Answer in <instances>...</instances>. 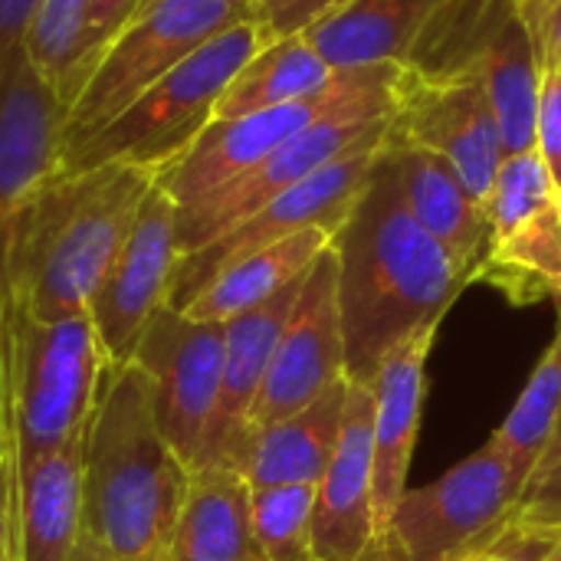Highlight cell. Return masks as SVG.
I'll use <instances>...</instances> for the list:
<instances>
[{
    "label": "cell",
    "mask_w": 561,
    "mask_h": 561,
    "mask_svg": "<svg viewBox=\"0 0 561 561\" xmlns=\"http://www.w3.org/2000/svg\"><path fill=\"white\" fill-rule=\"evenodd\" d=\"M141 0H89L85 13H82V30H79V43H76V66H72V85H69V105L79 95V89L85 85V79L92 76L95 62L102 59V53L108 49V43L118 36V30L128 23V16L135 13ZM69 112V108H66Z\"/></svg>",
    "instance_id": "cell-33"
},
{
    "label": "cell",
    "mask_w": 561,
    "mask_h": 561,
    "mask_svg": "<svg viewBox=\"0 0 561 561\" xmlns=\"http://www.w3.org/2000/svg\"><path fill=\"white\" fill-rule=\"evenodd\" d=\"M529 470L483 444L437 483L408 490L385 536L391 561H470L519 513Z\"/></svg>",
    "instance_id": "cell-8"
},
{
    "label": "cell",
    "mask_w": 561,
    "mask_h": 561,
    "mask_svg": "<svg viewBox=\"0 0 561 561\" xmlns=\"http://www.w3.org/2000/svg\"><path fill=\"white\" fill-rule=\"evenodd\" d=\"M0 561H13V539H10V523H7L3 503H0Z\"/></svg>",
    "instance_id": "cell-40"
},
{
    "label": "cell",
    "mask_w": 561,
    "mask_h": 561,
    "mask_svg": "<svg viewBox=\"0 0 561 561\" xmlns=\"http://www.w3.org/2000/svg\"><path fill=\"white\" fill-rule=\"evenodd\" d=\"M486 444L513 463L526 467L529 477L561 444V325L516 408Z\"/></svg>",
    "instance_id": "cell-28"
},
{
    "label": "cell",
    "mask_w": 561,
    "mask_h": 561,
    "mask_svg": "<svg viewBox=\"0 0 561 561\" xmlns=\"http://www.w3.org/2000/svg\"><path fill=\"white\" fill-rule=\"evenodd\" d=\"M332 250L345 378L358 385H371L381 362L427 322L447 319L473 283V273L408 214L385 148Z\"/></svg>",
    "instance_id": "cell-1"
},
{
    "label": "cell",
    "mask_w": 561,
    "mask_h": 561,
    "mask_svg": "<svg viewBox=\"0 0 561 561\" xmlns=\"http://www.w3.org/2000/svg\"><path fill=\"white\" fill-rule=\"evenodd\" d=\"M519 13L516 0H444L404 66L427 76H467Z\"/></svg>",
    "instance_id": "cell-27"
},
{
    "label": "cell",
    "mask_w": 561,
    "mask_h": 561,
    "mask_svg": "<svg viewBox=\"0 0 561 561\" xmlns=\"http://www.w3.org/2000/svg\"><path fill=\"white\" fill-rule=\"evenodd\" d=\"M66 105L43 82L26 49L0 76V309L10 302V250L23 210L59 171Z\"/></svg>",
    "instance_id": "cell-15"
},
{
    "label": "cell",
    "mask_w": 561,
    "mask_h": 561,
    "mask_svg": "<svg viewBox=\"0 0 561 561\" xmlns=\"http://www.w3.org/2000/svg\"><path fill=\"white\" fill-rule=\"evenodd\" d=\"M312 510V483L253 490V533L263 556L270 561H316Z\"/></svg>",
    "instance_id": "cell-31"
},
{
    "label": "cell",
    "mask_w": 561,
    "mask_h": 561,
    "mask_svg": "<svg viewBox=\"0 0 561 561\" xmlns=\"http://www.w3.org/2000/svg\"><path fill=\"white\" fill-rule=\"evenodd\" d=\"M358 561H391V559H388L385 546H381V542L375 539V546H371V549H368V552H365V556H362V559H358Z\"/></svg>",
    "instance_id": "cell-41"
},
{
    "label": "cell",
    "mask_w": 561,
    "mask_h": 561,
    "mask_svg": "<svg viewBox=\"0 0 561 561\" xmlns=\"http://www.w3.org/2000/svg\"><path fill=\"white\" fill-rule=\"evenodd\" d=\"M105 368L89 316L39 322L16 299L0 309V503L10 539L23 473L85 434Z\"/></svg>",
    "instance_id": "cell-4"
},
{
    "label": "cell",
    "mask_w": 561,
    "mask_h": 561,
    "mask_svg": "<svg viewBox=\"0 0 561 561\" xmlns=\"http://www.w3.org/2000/svg\"><path fill=\"white\" fill-rule=\"evenodd\" d=\"M536 151L549 164L556 187H561V66L546 53H542V69H539Z\"/></svg>",
    "instance_id": "cell-35"
},
{
    "label": "cell",
    "mask_w": 561,
    "mask_h": 561,
    "mask_svg": "<svg viewBox=\"0 0 561 561\" xmlns=\"http://www.w3.org/2000/svg\"><path fill=\"white\" fill-rule=\"evenodd\" d=\"M391 131V115H342V118H325L296 138H289L283 148H276L266 161H260L253 171L240 174L237 181L224 184L210 197L178 210V247L181 256L207 247L230 227L243 224L253 217L260 207L286 194L289 187L302 184L316 171L329 168L332 161L365 151V148H381Z\"/></svg>",
    "instance_id": "cell-13"
},
{
    "label": "cell",
    "mask_w": 561,
    "mask_h": 561,
    "mask_svg": "<svg viewBox=\"0 0 561 561\" xmlns=\"http://www.w3.org/2000/svg\"><path fill=\"white\" fill-rule=\"evenodd\" d=\"M247 20H253L250 0H141L72 99L62 151L92 138L148 85Z\"/></svg>",
    "instance_id": "cell-7"
},
{
    "label": "cell",
    "mask_w": 561,
    "mask_h": 561,
    "mask_svg": "<svg viewBox=\"0 0 561 561\" xmlns=\"http://www.w3.org/2000/svg\"><path fill=\"white\" fill-rule=\"evenodd\" d=\"M151 184V171L122 161L76 174L56 171L16 227L10 299L39 322L89 316V302Z\"/></svg>",
    "instance_id": "cell-3"
},
{
    "label": "cell",
    "mask_w": 561,
    "mask_h": 561,
    "mask_svg": "<svg viewBox=\"0 0 561 561\" xmlns=\"http://www.w3.org/2000/svg\"><path fill=\"white\" fill-rule=\"evenodd\" d=\"M191 470L168 447L145 371L108 365L82 434V539L72 561H168Z\"/></svg>",
    "instance_id": "cell-2"
},
{
    "label": "cell",
    "mask_w": 561,
    "mask_h": 561,
    "mask_svg": "<svg viewBox=\"0 0 561 561\" xmlns=\"http://www.w3.org/2000/svg\"><path fill=\"white\" fill-rule=\"evenodd\" d=\"M89 0H43L36 20L26 33V56L43 76V82L69 108V85L76 66V43L82 30V13Z\"/></svg>",
    "instance_id": "cell-32"
},
{
    "label": "cell",
    "mask_w": 561,
    "mask_h": 561,
    "mask_svg": "<svg viewBox=\"0 0 561 561\" xmlns=\"http://www.w3.org/2000/svg\"><path fill=\"white\" fill-rule=\"evenodd\" d=\"M250 3H260V0H250Z\"/></svg>",
    "instance_id": "cell-44"
},
{
    "label": "cell",
    "mask_w": 561,
    "mask_h": 561,
    "mask_svg": "<svg viewBox=\"0 0 561 561\" xmlns=\"http://www.w3.org/2000/svg\"><path fill=\"white\" fill-rule=\"evenodd\" d=\"M477 279L493 283L516 302L561 299V220L549 207L513 237L493 243Z\"/></svg>",
    "instance_id": "cell-29"
},
{
    "label": "cell",
    "mask_w": 561,
    "mask_h": 561,
    "mask_svg": "<svg viewBox=\"0 0 561 561\" xmlns=\"http://www.w3.org/2000/svg\"><path fill=\"white\" fill-rule=\"evenodd\" d=\"M224 348L227 335L220 322H197L164 306L154 312L131 358L151 385L158 431L187 470L204 463L224 385Z\"/></svg>",
    "instance_id": "cell-9"
},
{
    "label": "cell",
    "mask_w": 561,
    "mask_h": 561,
    "mask_svg": "<svg viewBox=\"0 0 561 561\" xmlns=\"http://www.w3.org/2000/svg\"><path fill=\"white\" fill-rule=\"evenodd\" d=\"M82 539V437L30 463L20 483L13 561H72Z\"/></svg>",
    "instance_id": "cell-21"
},
{
    "label": "cell",
    "mask_w": 561,
    "mask_h": 561,
    "mask_svg": "<svg viewBox=\"0 0 561 561\" xmlns=\"http://www.w3.org/2000/svg\"><path fill=\"white\" fill-rule=\"evenodd\" d=\"M168 561H270L253 533V490L233 467L191 470Z\"/></svg>",
    "instance_id": "cell-20"
},
{
    "label": "cell",
    "mask_w": 561,
    "mask_h": 561,
    "mask_svg": "<svg viewBox=\"0 0 561 561\" xmlns=\"http://www.w3.org/2000/svg\"><path fill=\"white\" fill-rule=\"evenodd\" d=\"M345 381V335L339 309V256L329 247L306 273L293 316L247 421V450L256 434L309 408Z\"/></svg>",
    "instance_id": "cell-12"
},
{
    "label": "cell",
    "mask_w": 561,
    "mask_h": 561,
    "mask_svg": "<svg viewBox=\"0 0 561 561\" xmlns=\"http://www.w3.org/2000/svg\"><path fill=\"white\" fill-rule=\"evenodd\" d=\"M552 210L559 214V220H561V187H559V191H556V201H552Z\"/></svg>",
    "instance_id": "cell-42"
},
{
    "label": "cell",
    "mask_w": 561,
    "mask_h": 561,
    "mask_svg": "<svg viewBox=\"0 0 561 561\" xmlns=\"http://www.w3.org/2000/svg\"><path fill=\"white\" fill-rule=\"evenodd\" d=\"M440 322H427L408 342H401L378 368L371 381L375 394V539L385 536L398 503L408 493L411 457L417 447L424 398H427V358L437 342Z\"/></svg>",
    "instance_id": "cell-17"
},
{
    "label": "cell",
    "mask_w": 561,
    "mask_h": 561,
    "mask_svg": "<svg viewBox=\"0 0 561 561\" xmlns=\"http://www.w3.org/2000/svg\"><path fill=\"white\" fill-rule=\"evenodd\" d=\"M542 53H546L549 59H556V62L561 66V3H559V10H556V16H552V26H549V33H546Z\"/></svg>",
    "instance_id": "cell-39"
},
{
    "label": "cell",
    "mask_w": 561,
    "mask_h": 561,
    "mask_svg": "<svg viewBox=\"0 0 561 561\" xmlns=\"http://www.w3.org/2000/svg\"><path fill=\"white\" fill-rule=\"evenodd\" d=\"M388 145L444 158L483 204L506 154L493 105L477 79L427 76L401 62Z\"/></svg>",
    "instance_id": "cell-10"
},
{
    "label": "cell",
    "mask_w": 561,
    "mask_h": 561,
    "mask_svg": "<svg viewBox=\"0 0 561 561\" xmlns=\"http://www.w3.org/2000/svg\"><path fill=\"white\" fill-rule=\"evenodd\" d=\"M260 46L263 36L253 20L230 26L154 85H148L92 138L62 151L59 171L76 174L112 161L135 164L151 174L164 171L214 122L224 89Z\"/></svg>",
    "instance_id": "cell-5"
},
{
    "label": "cell",
    "mask_w": 561,
    "mask_h": 561,
    "mask_svg": "<svg viewBox=\"0 0 561 561\" xmlns=\"http://www.w3.org/2000/svg\"><path fill=\"white\" fill-rule=\"evenodd\" d=\"M43 0H0V76L16 53H23L26 33Z\"/></svg>",
    "instance_id": "cell-37"
},
{
    "label": "cell",
    "mask_w": 561,
    "mask_h": 561,
    "mask_svg": "<svg viewBox=\"0 0 561 561\" xmlns=\"http://www.w3.org/2000/svg\"><path fill=\"white\" fill-rule=\"evenodd\" d=\"M178 260V207L154 181L89 302V319L108 365L135 358L154 312L168 306Z\"/></svg>",
    "instance_id": "cell-14"
},
{
    "label": "cell",
    "mask_w": 561,
    "mask_h": 561,
    "mask_svg": "<svg viewBox=\"0 0 561 561\" xmlns=\"http://www.w3.org/2000/svg\"><path fill=\"white\" fill-rule=\"evenodd\" d=\"M444 0H355L302 36L332 69L408 62Z\"/></svg>",
    "instance_id": "cell-23"
},
{
    "label": "cell",
    "mask_w": 561,
    "mask_h": 561,
    "mask_svg": "<svg viewBox=\"0 0 561 561\" xmlns=\"http://www.w3.org/2000/svg\"><path fill=\"white\" fill-rule=\"evenodd\" d=\"M332 76L335 69L312 49V43L302 33L263 43L224 89L214 122L243 118L309 99L319 89H325Z\"/></svg>",
    "instance_id": "cell-26"
},
{
    "label": "cell",
    "mask_w": 561,
    "mask_h": 561,
    "mask_svg": "<svg viewBox=\"0 0 561 561\" xmlns=\"http://www.w3.org/2000/svg\"><path fill=\"white\" fill-rule=\"evenodd\" d=\"M559 3L561 0H516L519 13H523V20L529 23V30H533V33H549V26H552V16H556Z\"/></svg>",
    "instance_id": "cell-38"
},
{
    "label": "cell",
    "mask_w": 561,
    "mask_h": 561,
    "mask_svg": "<svg viewBox=\"0 0 561 561\" xmlns=\"http://www.w3.org/2000/svg\"><path fill=\"white\" fill-rule=\"evenodd\" d=\"M306 279V276H302ZM302 279L289 283L266 302L240 312L237 319L224 322L227 348H224V385H220V401L217 414L210 424L204 463H220L233 467L243 473L247 460V421L256 404V394L263 388V378L270 371L273 352L279 345V335L293 316V306L299 299Z\"/></svg>",
    "instance_id": "cell-18"
},
{
    "label": "cell",
    "mask_w": 561,
    "mask_h": 561,
    "mask_svg": "<svg viewBox=\"0 0 561 561\" xmlns=\"http://www.w3.org/2000/svg\"><path fill=\"white\" fill-rule=\"evenodd\" d=\"M345 401H348V378L329 388L309 408L256 434L243 460V477L250 490L289 486V483L316 486L335 457Z\"/></svg>",
    "instance_id": "cell-22"
},
{
    "label": "cell",
    "mask_w": 561,
    "mask_h": 561,
    "mask_svg": "<svg viewBox=\"0 0 561 561\" xmlns=\"http://www.w3.org/2000/svg\"><path fill=\"white\" fill-rule=\"evenodd\" d=\"M539 69L542 43L533 39L529 23L523 20V13H516L473 72L493 105L506 154L536 148Z\"/></svg>",
    "instance_id": "cell-25"
},
{
    "label": "cell",
    "mask_w": 561,
    "mask_h": 561,
    "mask_svg": "<svg viewBox=\"0 0 561 561\" xmlns=\"http://www.w3.org/2000/svg\"><path fill=\"white\" fill-rule=\"evenodd\" d=\"M401 76V62H378L358 69H335L332 82L309 99L266 108L243 118L210 122L194 145L171 161L154 181L174 201L178 210L210 197L224 184L237 181L240 174L253 171L266 161L276 148H283L299 131L342 115H391L394 108V85Z\"/></svg>",
    "instance_id": "cell-6"
},
{
    "label": "cell",
    "mask_w": 561,
    "mask_h": 561,
    "mask_svg": "<svg viewBox=\"0 0 561 561\" xmlns=\"http://www.w3.org/2000/svg\"><path fill=\"white\" fill-rule=\"evenodd\" d=\"M335 233L312 227L302 233H293L286 240H276L263 250H253L230 266H224L181 312L197 322H230L240 312L266 302L289 283L302 279L309 266L332 247Z\"/></svg>",
    "instance_id": "cell-24"
},
{
    "label": "cell",
    "mask_w": 561,
    "mask_h": 561,
    "mask_svg": "<svg viewBox=\"0 0 561 561\" xmlns=\"http://www.w3.org/2000/svg\"><path fill=\"white\" fill-rule=\"evenodd\" d=\"M556 191H559L556 178L536 148L503 154L496 178H493V187L483 201V214H486L493 243L513 237L529 220L546 214L556 201Z\"/></svg>",
    "instance_id": "cell-30"
},
{
    "label": "cell",
    "mask_w": 561,
    "mask_h": 561,
    "mask_svg": "<svg viewBox=\"0 0 561 561\" xmlns=\"http://www.w3.org/2000/svg\"><path fill=\"white\" fill-rule=\"evenodd\" d=\"M385 154L391 161L408 214L434 240H440L473 273L477 283V273L493 247L483 204L467 191L460 174L444 158L421 148L388 145V141H385Z\"/></svg>",
    "instance_id": "cell-19"
},
{
    "label": "cell",
    "mask_w": 561,
    "mask_h": 561,
    "mask_svg": "<svg viewBox=\"0 0 561 561\" xmlns=\"http://www.w3.org/2000/svg\"><path fill=\"white\" fill-rule=\"evenodd\" d=\"M381 148L352 151V154L332 161L329 168H322L312 178H306L302 184L289 187L286 194H279L276 201H270L253 217L230 227L207 247L184 253L174 266L168 306L181 312L224 266H230L233 260H240L253 250H263L276 240H286V237L312 230V227L339 233L342 224L348 220L352 207L358 204V197L378 164Z\"/></svg>",
    "instance_id": "cell-11"
},
{
    "label": "cell",
    "mask_w": 561,
    "mask_h": 561,
    "mask_svg": "<svg viewBox=\"0 0 561 561\" xmlns=\"http://www.w3.org/2000/svg\"><path fill=\"white\" fill-rule=\"evenodd\" d=\"M355 0H260L253 3V23L263 36V43L306 33L309 26L335 16Z\"/></svg>",
    "instance_id": "cell-34"
},
{
    "label": "cell",
    "mask_w": 561,
    "mask_h": 561,
    "mask_svg": "<svg viewBox=\"0 0 561 561\" xmlns=\"http://www.w3.org/2000/svg\"><path fill=\"white\" fill-rule=\"evenodd\" d=\"M546 561H561V546H559V549H556V552H552V556H549V559H546Z\"/></svg>",
    "instance_id": "cell-43"
},
{
    "label": "cell",
    "mask_w": 561,
    "mask_h": 561,
    "mask_svg": "<svg viewBox=\"0 0 561 561\" xmlns=\"http://www.w3.org/2000/svg\"><path fill=\"white\" fill-rule=\"evenodd\" d=\"M516 516L536 526L561 529V444L533 470Z\"/></svg>",
    "instance_id": "cell-36"
},
{
    "label": "cell",
    "mask_w": 561,
    "mask_h": 561,
    "mask_svg": "<svg viewBox=\"0 0 561 561\" xmlns=\"http://www.w3.org/2000/svg\"><path fill=\"white\" fill-rule=\"evenodd\" d=\"M375 546V394L348 381L342 437L316 483V561H358Z\"/></svg>",
    "instance_id": "cell-16"
}]
</instances>
